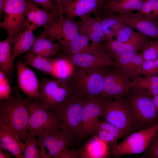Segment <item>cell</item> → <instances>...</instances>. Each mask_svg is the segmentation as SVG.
<instances>
[{
  "label": "cell",
  "mask_w": 158,
  "mask_h": 158,
  "mask_svg": "<svg viewBox=\"0 0 158 158\" xmlns=\"http://www.w3.org/2000/svg\"><path fill=\"white\" fill-rule=\"evenodd\" d=\"M15 96L0 101V123L17 135L25 143L27 140L29 113L25 98L16 86L13 88Z\"/></svg>",
  "instance_id": "cell-1"
},
{
  "label": "cell",
  "mask_w": 158,
  "mask_h": 158,
  "mask_svg": "<svg viewBox=\"0 0 158 158\" xmlns=\"http://www.w3.org/2000/svg\"><path fill=\"white\" fill-rule=\"evenodd\" d=\"M126 97L132 122L138 130L158 124V112L152 96L143 90L133 87Z\"/></svg>",
  "instance_id": "cell-2"
},
{
  "label": "cell",
  "mask_w": 158,
  "mask_h": 158,
  "mask_svg": "<svg viewBox=\"0 0 158 158\" xmlns=\"http://www.w3.org/2000/svg\"><path fill=\"white\" fill-rule=\"evenodd\" d=\"M87 99L75 93L57 107L49 109L61 130L74 139L79 140V134L84 102Z\"/></svg>",
  "instance_id": "cell-3"
},
{
  "label": "cell",
  "mask_w": 158,
  "mask_h": 158,
  "mask_svg": "<svg viewBox=\"0 0 158 158\" xmlns=\"http://www.w3.org/2000/svg\"><path fill=\"white\" fill-rule=\"evenodd\" d=\"M107 68L88 70L73 65L71 75L66 80L73 93L80 95L86 98L102 99L103 98Z\"/></svg>",
  "instance_id": "cell-4"
},
{
  "label": "cell",
  "mask_w": 158,
  "mask_h": 158,
  "mask_svg": "<svg viewBox=\"0 0 158 158\" xmlns=\"http://www.w3.org/2000/svg\"><path fill=\"white\" fill-rule=\"evenodd\" d=\"M101 116L121 130L125 136L128 135L136 129L125 98L114 100L104 98L101 99Z\"/></svg>",
  "instance_id": "cell-5"
},
{
  "label": "cell",
  "mask_w": 158,
  "mask_h": 158,
  "mask_svg": "<svg viewBox=\"0 0 158 158\" xmlns=\"http://www.w3.org/2000/svg\"><path fill=\"white\" fill-rule=\"evenodd\" d=\"M25 101L29 113L27 140L37 136L40 133L60 130L48 109L38 98L27 96Z\"/></svg>",
  "instance_id": "cell-6"
},
{
  "label": "cell",
  "mask_w": 158,
  "mask_h": 158,
  "mask_svg": "<svg viewBox=\"0 0 158 158\" xmlns=\"http://www.w3.org/2000/svg\"><path fill=\"white\" fill-rule=\"evenodd\" d=\"M73 94L66 80L42 77L40 83L38 98L49 109L63 104Z\"/></svg>",
  "instance_id": "cell-7"
},
{
  "label": "cell",
  "mask_w": 158,
  "mask_h": 158,
  "mask_svg": "<svg viewBox=\"0 0 158 158\" xmlns=\"http://www.w3.org/2000/svg\"><path fill=\"white\" fill-rule=\"evenodd\" d=\"M158 131V124L148 129L130 134L120 143L112 146L110 154L114 156L144 152Z\"/></svg>",
  "instance_id": "cell-8"
},
{
  "label": "cell",
  "mask_w": 158,
  "mask_h": 158,
  "mask_svg": "<svg viewBox=\"0 0 158 158\" xmlns=\"http://www.w3.org/2000/svg\"><path fill=\"white\" fill-rule=\"evenodd\" d=\"M27 12L26 0H7L0 27L7 32L8 36L13 37L25 29Z\"/></svg>",
  "instance_id": "cell-9"
},
{
  "label": "cell",
  "mask_w": 158,
  "mask_h": 158,
  "mask_svg": "<svg viewBox=\"0 0 158 158\" xmlns=\"http://www.w3.org/2000/svg\"><path fill=\"white\" fill-rule=\"evenodd\" d=\"M37 136L40 158L53 157L62 149L72 145L74 139L60 130L40 133Z\"/></svg>",
  "instance_id": "cell-10"
},
{
  "label": "cell",
  "mask_w": 158,
  "mask_h": 158,
  "mask_svg": "<svg viewBox=\"0 0 158 158\" xmlns=\"http://www.w3.org/2000/svg\"><path fill=\"white\" fill-rule=\"evenodd\" d=\"M132 82L116 66L105 71L103 98L118 100L127 96L132 88Z\"/></svg>",
  "instance_id": "cell-11"
},
{
  "label": "cell",
  "mask_w": 158,
  "mask_h": 158,
  "mask_svg": "<svg viewBox=\"0 0 158 158\" xmlns=\"http://www.w3.org/2000/svg\"><path fill=\"white\" fill-rule=\"evenodd\" d=\"M62 13L52 22L44 28L42 32L53 42L67 41L74 39L79 33L80 21L64 17Z\"/></svg>",
  "instance_id": "cell-12"
},
{
  "label": "cell",
  "mask_w": 158,
  "mask_h": 158,
  "mask_svg": "<svg viewBox=\"0 0 158 158\" xmlns=\"http://www.w3.org/2000/svg\"><path fill=\"white\" fill-rule=\"evenodd\" d=\"M64 58L73 65L86 69L99 70L115 66V61L108 53L102 55L84 53L72 55L58 54Z\"/></svg>",
  "instance_id": "cell-13"
},
{
  "label": "cell",
  "mask_w": 158,
  "mask_h": 158,
  "mask_svg": "<svg viewBox=\"0 0 158 158\" xmlns=\"http://www.w3.org/2000/svg\"><path fill=\"white\" fill-rule=\"evenodd\" d=\"M101 99L89 98L85 100L80 131V139H84L94 134L95 124L101 115Z\"/></svg>",
  "instance_id": "cell-14"
},
{
  "label": "cell",
  "mask_w": 158,
  "mask_h": 158,
  "mask_svg": "<svg viewBox=\"0 0 158 158\" xmlns=\"http://www.w3.org/2000/svg\"><path fill=\"white\" fill-rule=\"evenodd\" d=\"M89 40L86 36L79 33L71 41H59L60 44L59 51L61 50L62 53L58 54L70 56L88 53L100 55L103 53L104 49L102 43H92L90 44Z\"/></svg>",
  "instance_id": "cell-15"
},
{
  "label": "cell",
  "mask_w": 158,
  "mask_h": 158,
  "mask_svg": "<svg viewBox=\"0 0 158 158\" xmlns=\"http://www.w3.org/2000/svg\"><path fill=\"white\" fill-rule=\"evenodd\" d=\"M121 20L151 38H158V20L137 13L118 14Z\"/></svg>",
  "instance_id": "cell-16"
},
{
  "label": "cell",
  "mask_w": 158,
  "mask_h": 158,
  "mask_svg": "<svg viewBox=\"0 0 158 158\" xmlns=\"http://www.w3.org/2000/svg\"><path fill=\"white\" fill-rule=\"evenodd\" d=\"M26 28L33 31L39 27L45 28L61 13L59 10L49 12L40 8L36 4L30 0H26Z\"/></svg>",
  "instance_id": "cell-17"
},
{
  "label": "cell",
  "mask_w": 158,
  "mask_h": 158,
  "mask_svg": "<svg viewBox=\"0 0 158 158\" xmlns=\"http://www.w3.org/2000/svg\"><path fill=\"white\" fill-rule=\"evenodd\" d=\"M107 0H69L62 5V12L66 17L72 19L76 17L102 11Z\"/></svg>",
  "instance_id": "cell-18"
},
{
  "label": "cell",
  "mask_w": 158,
  "mask_h": 158,
  "mask_svg": "<svg viewBox=\"0 0 158 158\" xmlns=\"http://www.w3.org/2000/svg\"><path fill=\"white\" fill-rule=\"evenodd\" d=\"M149 38L140 32L138 33L134 39L129 42H122L113 39L105 41L102 44L115 61L124 54L142 50L145 44Z\"/></svg>",
  "instance_id": "cell-19"
},
{
  "label": "cell",
  "mask_w": 158,
  "mask_h": 158,
  "mask_svg": "<svg viewBox=\"0 0 158 158\" xmlns=\"http://www.w3.org/2000/svg\"><path fill=\"white\" fill-rule=\"evenodd\" d=\"M19 87L27 96L38 98L40 83L35 72L19 59L17 63Z\"/></svg>",
  "instance_id": "cell-20"
},
{
  "label": "cell",
  "mask_w": 158,
  "mask_h": 158,
  "mask_svg": "<svg viewBox=\"0 0 158 158\" xmlns=\"http://www.w3.org/2000/svg\"><path fill=\"white\" fill-rule=\"evenodd\" d=\"M144 61L138 51L124 54L114 61L116 67L132 81L139 77L140 67Z\"/></svg>",
  "instance_id": "cell-21"
},
{
  "label": "cell",
  "mask_w": 158,
  "mask_h": 158,
  "mask_svg": "<svg viewBox=\"0 0 158 158\" xmlns=\"http://www.w3.org/2000/svg\"><path fill=\"white\" fill-rule=\"evenodd\" d=\"M80 18V33L86 36L92 43H101L107 41L99 16L92 17L87 14Z\"/></svg>",
  "instance_id": "cell-22"
},
{
  "label": "cell",
  "mask_w": 158,
  "mask_h": 158,
  "mask_svg": "<svg viewBox=\"0 0 158 158\" xmlns=\"http://www.w3.org/2000/svg\"><path fill=\"white\" fill-rule=\"evenodd\" d=\"M0 147L11 153L16 158H24V143L13 132L0 123Z\"/></svg>",
  "instance_id": "cell-23"
},
{
  "label": "cell",
  "mask_w": 158,
  "mask_h": 158,
  "mask_svg": "<svg viewBox=\"0 0 158 158\" xmlns=\"http://www.w3.org/2000/svg\"><path fill=\"white\" fill-rule=\"evenodd\" d=\"M60 43H54L42 32L36 37L31 49L28 52L34 55L51 58L59 52Z\"/></svg>",
  "instance_id": "cell-24"
},
{
  "label": "cell",
  "mask_w": 158,
  "mask_h": 158,
  "mask_svg": "<svg viewBox=\"0 0 158 158\" xmlns=\"http://www.w3.org/2000/svg\"><path fill=\"white\" fill-rule=\"evenodd\" d=\"M33 31L26 28L23 31L16 34L12 40V60L21 54L27 52L32 47L36 39Z\"/></svg>",
  "instance_id": "cell-25"
},
{
  "label": "cell",
  "mask_w": 158,
  "mask_h": 158,
  "mask_svg": "<svg viewBox=\"0 0 158 158\" xmlns=\"http://www.w3.org/2000/svg\"><path fill=\"white\" fill-rule=\"evenodd\" d=\"M144 0H111L104 5V13L112 14L132 13L138 11L141 7Z\"/></svg>",
  "instance_id": "cell-26"
},
{
  "label": "cell",
  "mask_w": 158,
  "mask_h": 158,
  "mask_svg": "<svg viewBox=\"0 0 158 158\" xmlns=\"http://www.w3.org/2000/svg\"><path fill=\"white\" fill-rule=\"evenodd\" d=\"M107 144L94 136L88 142L84 148L78 151V157L103 158L107 157L110 154Z\"/></svg>",
  "instance_id": "cell-27"
},
{
  "label": "cell",
  "mask_w": 158,
  "mask_h": 158,
  "mask_svg": "<svg viewBox=\"0 0 158 158\" xmlns=\"http://www.w3.org/2000/svg\"><path fill=\"white\" fill-rule=\"evenodd\" d=\"M13 37L8 36L6 39L0 41V70L7 75L9 80L13 77L15 67L12 60Z\"/></svg>",
  "instance_id": "cell-28"
},
{
  "label": "cell",
  "mask_w": 158,
  "mask_h": 158,
  "mask_svg": "<svg viewBox=\"0 0 158 158\" xmlns=\"http://www.w3.org/2000/svg\"><path fill=\"white\" fill-rule=\"evenodd\" d=\"M24 63L35 68L43 73L55 77L54 63L51 58L34 55L28 52L24 57Z\"/></svg>",
  "instance_id": "cell-29"
},
{
  "label": "cell",
  "mask_w": 158,
  "mask_h": 158,
  "mask_svg": "<svg viewBox=\"0 0 158 158\" xmlns=\"http://www.w3.org/2000/svg\"><path fill=\"white\" fill-rule=\"evenodd\" d=\"M99 17L106 41L113 39V37L116 36L123 23L119 19L118 15L114 14L104 13Z\"/></svg>",
  "instance_id": "cell-30"
},
{
  "label": "cell",
  "mask_w": 158,
  "mask_h": 158,
  "mask_svg": "<svg viewBox=\"0 0 158 158\" xmlns=\"http://www.w3.org/2000/svg\"><path fill=\"white\" fill-rule=\"evenodd\" d=\"M132 82V87L143 90L152 97L158 95V75L139 77Z\"/></svg>",
  "instance_id": "cell-31"
},
{
  "label": "cell",
  "mask_w": 158,
  "mask_h": 158,
  "mask_svg": "<svg viewBox=\"0 0 158 158\" xmlns=\"http://www.w3.org/2000/svg\"><path fill=\"white\" fill-rule=\"evenodd\" d=\"M56 78L66 79L71 75L73 65L69 61L62 57L52 58Z\"/></svg>",
  "instance_id": "cell-32"
},
{
  "label": "cell",
  "mask_w": 158,
  "mask_h": 158,
  "mask_svg": "<svg viewBox=\"0 0 158 158\" xmlns=\"http://www.w3.org/2000/svg\"><path fill=\"white\" fill-rule=\"evenodd\" d=\"M137 14L152 18H158V0H144Z\"/></svg>",
  "instance_id": "cell-33"
},
{
  "label": "cell",
  "mask_w": 158,
  "mask_h": 158,
  "mask_svg": "<svg viewBox=\"0 0 158 158\" xmlns=\"http://www.w3.org/2000/svg\"><path fill=\"white\" fill-rule=\"evenodd\" d=\"M141 54L145 60H154L158 59V38L147 41L145 44Z\"/></svg>",
  "instance_id": "cell-34"
},
{
  "label": "cell",
  "mask_w": 158,
  "mask_h": 158,
  "mask_svg": "<svg viewBox=\"0 0 158 158\" xmlns=\"http://www.w3.org/2000/svg\"><path fill=\"white\" fill-rule=\"evenodd\" d=\"M138 33L133 28L123 23L117 32L115 40L120 42H127L134 39Z\"/></svg>",
  "instance_id": "cell-35"
},
{
  "label": "cell",
  "mask_w": 158,
  "mask_h": 158,
  "mask_svg": "<svg viewBox=\"0 0 158 158\" xmlns=\"http://www.w3.org/2000/svg\"><path fill=\"white\" fill-rule=\"evenodd\" d=\"M24 144V158H40L39 145L35 137L27 140Z\"/></svg>",
  "instance_id": "cell-36"
},
{
  "label": "cell",
  "mask_w": 158,
  "mask_h": 158,
  "mask_svg": "<svg viewBox=\"0 0 158 158\" xmlns=\"http://www.w3.org/2000/svg\"><path fill=\"white\" fill-rule=\"evenodd\" d=\"M9 80L7 75L0 70V101L6 100L12 95Z\"/></svg>",
  "instance_id": "cell-37"
},
{
  "label": "cell",
  "mask_w": 158,
  "mask_h": 158,
  "mask_svg": "<svg viewBox=\"0 0 158 158\" xmlns=\"http://www.w3.org/2000/svg\"><path fill=\"white\" fill-rule=\"evenodd\" d=\"M139 73L145 75H158V59L154 60H144Z\"/></svg>",
  "instance_id": "cell-38"
},
{
  "label": "cell",
  "mask_w": 158,
  "mask_h": 158,
  "mask_svg": "<svg viewBox=\"0 0 158 158\" xmlns=\"http://www.w3.org/2000/svg\"><path fill=\"white\" fill-rule=\"evenodd\" d=\"M94 135L107 144L109 145L111 147L117 144L118 140L120 138L114 133L107 130H97Z\"/></svg>",
  "instance_id": "cell-39"
},
{
  "label": "cell",
  "mask_w": 158,
  "mask_h": 158,
  "mask_svg": "<svg viewBox=\"0 0 158 158\" xmlns=\"http://www.w3.org/2000/svg\"><path fill=\"white\" fill-rule=\"evenodd\" d=\"M144 152L142 158H158V131Z\"/></svg>",
  "instance_id": "cell-40"
},
{
  "label": "cell",
  "mask_w": 158,
  "mask_h": 158,
  "mask_svg": "<svg viewBox=\"0 0 158 158\" xmlns=\"http://www.w3.org/2000/svg\"><path fill=\"white\" fill-rule=\"evenodd\" d=\"M78 157V151L64 148L54 155V158H77Z\"/></svg>",
  "instance_id": "cell-41"
},
{
  "label": "cell",
  "mask_w": 158,
  "mask_h": 158,
  "mask_svg": "<svg viewBox=\"0 0 158 158\" xmlns=\"http://www.w3.org/2000/svg\"><path fill=\"white\" fill-rule=\"evenodd\" d=\"M40 5L47 11H59L58 6L54 3L53 0H30Z\"/></svg>",
  "instance_id": "cell-42"
},
{
  "label": "cell",
  "mask_w": 158,
  "mask_h": 158,
  "mask_svg": "<svg viewBox=\"0 0 158 158\" xmlns=\"http://www.w3.org/2000/svg\"><path fill=\"white\" fill-rule=\"evenodd\" d=\"M13 155L8 151L0 147V158H9Z\"/></svg>",
  "instance_id": "cell-43"
},
{
  "label": "cell",
  "mask_w": 158,
  "mask_h": 158,
  "mask_svg": "<svg viewBox=\"0 0 158 158\" xmlns=\"http://www.w3.org/2000/svg\"><path fill=\"white\" fill-rule=\"evenodd\" d=\"M8 0H0V17H2Z\"/></svg>",
  "instance_id": "cell-44"
},
{
  "label": "cell",
  "mask_w": 158,
  "mask_h": 158,
  "mask_svg": "<svg viewBox=\"0 0 158 158\" xmlns=\"http://www.w3.org/2000/svg\"><path fill=\"white\" fill-rule=\"evenodd\" d=\"M152 99L153 103L158 112V95L153 96Z\"/></svg>",
  "instance_id": "cell-45"
},
{
  "label": "cell",
  "mask_w": 158,
  "mask_h": 158,
  "mask_svg": "<svg viewBox=\"0 0 158 158\" xmlns=\"http://www.w3.org/2000/svg\"><path fill=\"white\" fill-rule=\"evenodd\" d=\"M57 3V6H58L60 11L62 12V6L61 4L60 0H56Z\"/></svg>",
  "instance_id": "cell-46"
},
{
  "label": "cell",
  "mask_w": 158,
  "mask_h": 158,
  "mask_svg": "<svg viewBox=\"0 0 158 158\" xmlns=\"http://www.w3.org/2000/svg\"><path fill=\"white\" fill-rule=\"evenodd\" d=\"M69 0H60V1H61V6H62V4L63 3H64L68 1H69Z\"/></svg>",
  "instance_id": "cell-47"
},
{
  "label": "cell",
  "mask_w": 158,
  "mask_h": 158,
  "mask_svg": "<svg viewBox=\"0 0 158 158\" xmlns=\"http://www.w3.org/2000/svg\"><path fill=\"white\" fill-rule=\"evenodd\" d=\"M107 0V1H111V0Z\"/></svg>",
  "instance_id": "cell-48"
},
{
  "label": "cell",
  "mask_w": 158,
  "mask_h": 158,
  "mask_svg": "<svg viewBox=\"0 0 158 158\" xmlns=\"http://www.w3.org/2000/svg\"><path fill=\"white\" fill-rule=\"evenodd\" d=\"M157 20H158V18H157Z\"/></svg>",
  "instance_id": "cell-49"
}]
</instances>
